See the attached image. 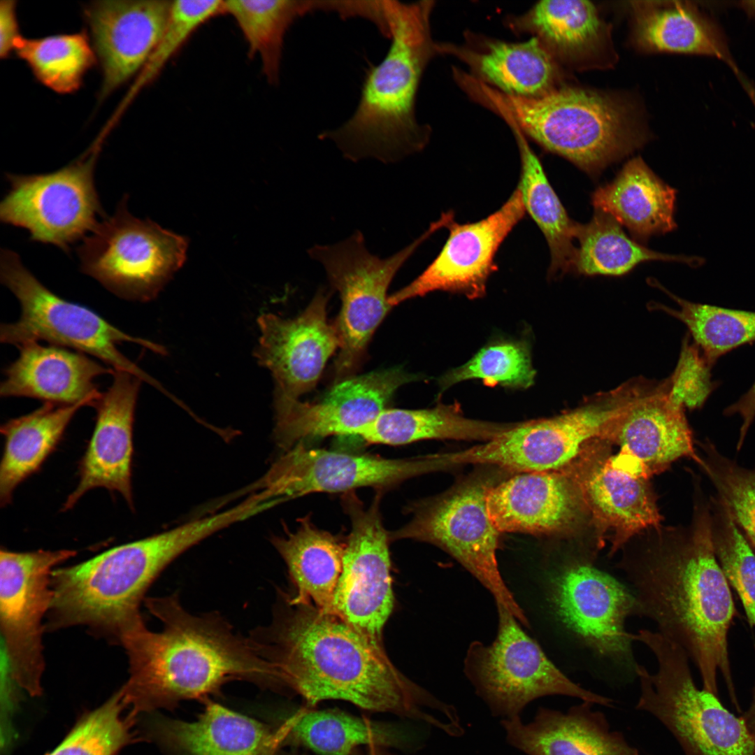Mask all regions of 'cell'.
Segmentation results:
<instances>
[{
	"instance_id": "42",
	"label": "cell",
	"mask_w": 755,
	"mask_h": 755,
	"mask_svg": "<svg viewBox=\"0 0 755 755\" xmlns=\"http://www.w3.org/2000/svg\"><path fill=\"white\" fill-rule=\"evenodd\" d=\"M679 305L674 310L655 304L682 322L694 344L711 367L722 355L742 345L755 342V312L691 302L681 299L652 280Z\"/></svg>"
},
{
	"instance_id": "44",
	"label": "cell",
	"mask_w": 755,
	"mask_h": 755,
	"mask_svg": "<svg viewBox=\"0 0 755 755\" xmlns=\"http://www.w3.org/2000/svg\"><path fill=\"white\" fill-rule=\"evenodd\" d=\"M535 375L526 342L502 340L483 347L466 364L445 373L439 378L438 385L440 394L473 379L491 387L527 389L533 384Z\"/></svg>"
},
{
	"instance_id": "47",
	"label": "cell",
	"mask_w": 755,
	"mask_h": 755,
	"mask_svg": "<svg viewBox=\"0 0 755 755\" xmlns=\"http://www.w3.org/2000/svg\"><path fill=\"white\" fill-rule=\"evenodd\" d=\"M222 13H224V1H172L162 35L131 88L126 103L157 78L200 26Z\"/></svg>"
},
{
	"instance_id": "12",
	"label": "cell",
	"mask_w": 755,
	"mask_h": 755,
	"mask_svg": "<svg viewBox=\"0 0 755 755\" xmlns=\"http://www.w3.org/2000/svg\"><path fill=\"white\" fill-rule=\"evenodd\" d=\"M128 196L105 217L77 248L81 271L117 296L147 301L154 298L186 257L185 238L150 220L133 216Z\"/></svg>"
},
{
	"instance_id": "2",
	"label": "cell",
	"mask_w": 755,
	"mask_h": 755,
	"mask_svg": "<svg viewBox=\"0 0 755 755\" xmlns=\"http://www.w3.org/2000/svg\"><path fill=\"white\" fill-rule=\"evenodd\" d=\"M144 601L163 628L151 631L142 621L120 637L129 664V680L120 689L131 717L206 698L232 680L278 685L272 664L222 616L193 614L177 594Z\"/></svg>"
},
{
	"instance_id": "23",
	"label": "cell",
	"mask_w": 755,
	"mask_h": 755,
	"mask_svg": "<svg viewBox=\"0 0 755 755\" xmlns=\"http://www.w3.org/2000/svg\"><path fill=\"white\" fill-rule=\"evenodd\" d=\"M172 1H97L84 16L103 74L102 96L145 66L166 27Z\"/></svg>"
},
{
	"instance_id": "25",
	"label": "cell",
	"mask_w": 755,
	"mask_h": 755,
	"mask_svg": "<svg viewBox=\"0 0 755 755\" xmlns=\"http://www.w3.org/2000/svg\"><path fill=\"white\" fill-rule=\"evenodd\" d=\"M4 370L1 397H27L59 405L88 402L101 396L94 380L115 371L89 355L64 347L30 342Z\"/></svg>"
},
{
	"instance_id": "29",
	"label": "cell",
	"mask_w": 755,
	"mask_h": 755,
	"mask_svg": "<svg viewBox=\"0 0 755 755\" xmlns=\"http://www.w3.org/2000/svg\"><path fill=\"white\" fill-rule=\"evenodd\" d=\"M574 482L597 523L613 531L611 554L635 533L659 525L660 515L645 476L614 458L595 461Z\"/></svg>"
},
{
	"instance_id": "11",
	"label": "cell",
	"mask_w": 755,
	"mask_h": 755,
	"mask_svg": "<svg viewBox=\"0 0 755 755\" xmlns=\"http://www.w3.org/2000/svg\"><path fill=\"white\" fill-rule=\"evenodd\" d=\"M443 227L440 220L409 245L387 258L366 248L362 233L332 245H317L308 253L320 263L339 292L341 310L336 322L340 340L335 363V383L350 377L361 364L373 333L392 306L387 290L401 266L431 234Z\"/></svg>"
},
{
	"instance_id": "14",
	"label": "cell",
	"mask_w": 755,
	"mask_h": 755,
	"mask_svg": "<svg viewBox=\"0 0 755 755\" xmlns=\"http://www.w3.org/2000/svg\"><path fill=\"white\" fill-rule=\"evenodd\" d=\"M101 143L96 141L79 158L53 172L6 173L10 187L0 203L1 221L26 229L33 241L69 252L105 216L94 183Z\"/></svg>"
},
{
	"instance_id": "1",
	"label": "cell",
	"mask_w": 755,
	"mask_h": 755,
	"mask_svg": "<svg viewBox=\"0 0 755 755\" xmlns=\"http://www.w3.org/2000/svg\"><path fill=\"white\" fill-rule=\"evenodd\" d=\"M280 593L271 624L249 637L275 668L279 686L299 694L308 707L340 700L368 711L421 716L424 693L396 670L381 645L337 615Z\"/></svg>"
},
{
	"instance_id": "40",
	"label": "cell",
	"mask_w": 755,
	"mask_h": 755,
	"mask_svg": "<svg viewBox=\"0 0 755 755\" xmlns=\"http://www.w3.org/2000/svg\"><path fill=\"white\" fill-rule=\"evenodd\" d=\"M281 728L287 738L320 755H352L361 745L382 747L394 742L385 727L336 710L303 707Z\"/></svg>"
},
{
	"instance_id": "21",
	"label": "cell",
	"mask_w": 755,
	"mask_h": 755,
	"mask_svg": "<svg viewBox=\"0 0 755 755\" xmlns=\"http://www.w3.org/2000/svg\"><path fill=\"white\" fill-rule=\"evenodd\" d=\"M327 301L328 296L319 291L295 318L272 313L258 318L261 336L255 354L273 376L275 399H299L312 390L340 347L337 326L327 318Z\"/></svg>"
},
{
	"instance_id": "30",
	"label": "cell",
	"mask_w": 755,
	"mask_h": 755,
	"mask_svg": "<svg viewBox=\"0 0 755 755\" xmlns=\"http://www.w3.org/2000/svg\"><path fill=\"white\" fill-rule=\"evenodd\" d=\"M677 192L638 157L627 161L612 181L593 192L591 203L642 244L653 236L677 228Z\"/></svg>"
},
{
	"instance_id": "34",
	"label": "cell",
	"mask_w": 755,
	"mask_h": 755,
	"mask_svg": "<svg viewBox=\"0 0 755 755\" xmlns=\"http://www.w3.org/2000/svg\"><path fill=\"white\" fill-rule=\"evenodd\" d=\"M526 22L549 48L577 66H600L612 51L609 29L590 1H542Z\"/></svg>"
},
{
	"instance_id": "13",
	"label": "cell",
	"mask_w": 755,
	"mask_h": 755,
	"mask_svg": "<svg viewBox=\"0 0 755 755\" xmlns=\"http://www.w3.org/2000/svg\"><path fill=\"white\" fill-rule=\"evenodd\" d=\"M498 631L489 645L473 642L465 671L492 713L505 719L519 716L531 701L563 695L607 707L612 700L579 686L545 655L505 607L496 604Z\"/></svg>"
},
{
	"instance_id": "52",
	"label": "cell",
	"mask_w": 755,
	"mask_h": 755,
	"mask_svg": "<svg viewBox=\"0 0 755 755\" xmlns=\"http://www.w3.org/2000/svg\"><path fill=\"white\" fill-rule=\"evenodd\" d=\"M366 755H386L384 752L380 749V746L371 745L368 747V752Z\"/></svg>"
},
{
	"instance_id": "36",
	"label": "cell",
	"mask_w": 755,
	"mask_h": 755,
	"mask_svg": "<svg viewBox=\"0 0 755 755\" xmlns=\"http://www.w3.org/2000/svg\"><path fill=\"white\" fill-rule=\"evenodd\" d=\"M519 148L521 169L517 189L527 213L542 231L550 252L549 275L571 273L576 253L578 223L568 216L552 188L538 157L525 139L523 132L512 121Z\"/></svg>"
},
{
	"instance_id": "24",
	"label": "cell",
	"mask_w": 755,
	"mask_h": 755,
	"mask_svg": "<svg viewBox=\"0 0 755 755\" xmlns=\"http://www.w3.org/2000/svg\"><path fill=\"white\" fill-rule=\"evenodd\" d=\"M487 508L499 532L552 535L565 532L578 513L576 484L561 470L520 473L492 486Z\"/></svg>"
},
{
	"instance_id": "53",
	"label": "cell",
	"mask_w": 755,
	"mask_h": 755,
	"mask_svg": "<svg viewBox=\"0 0 755 755\" xmlns=\"http://www.w3.org/2000/svg\"><path fill=\"white\" fill-rule=\"evenodd\" d=\"M292 755H303V754H296V753H295V754H292Z\"/></svg>"
},
{
	"instance_id": "50",
	"label": "cell",
	"mask_w": 755,
	"mask_h": 755,
	"mask_svg": "<svg viewBox=\"0 0 755 755\" xmlns=\"http://www.w3.org/2000/svg\"><path fill=\"white\" fill-rule=\"evenodd\" d=\"M724 414L727 416L737 414L742 419V422L737 445L738 450L741 448L746 434L755 418V381L749 389L738 401L724 410Z\"/></svg>"
},
{
	"instance_id": "18",
	"label": "cell",
	"mask_w": 755,
	"mask_h": 755,
	"mask_svg": "<svg viewBox=\"0 0 755 755\" xmlns=\"http://www.w3.org/2000/svg\"><path fill=\"white\" fill-rule=\"evenodd\" d=\"M437 454L387 459L308 447L285 451L260 482L281 503L312 493H347L357 488L385 489L409 478L443 469Z\"/></svg>"
},
{
	"instance_id": "35",
	"label": "cell",
	"mask_w": 755,
	"mask_h": 755,
	"mask_svg": "<svg viewBox=\"0 0 755 755\" xmlns=\"http://www.w3.org/2000/svg\"><path fill=\"white\" fill-rule=\"evenodd\" d=\"M514 424L465 417L458 404L430 409H384L357 432L368 443L405 445L428 439L489 440Z\"/></svg>"
},
{
	"instance_id": "10",
	"label": "cell",
	"mask_w": 755,
	"mask_h": 755,
	"mask_svg": "<svg viewBox=\"0 0 755 755\" xmlns=\"http://www.w3.org/2000/svg\"><path fill=\"white\" fill-rule=\"evenodd\" d=\"M497 473H477L447 492L411 509L412 519L389 540L412 539L443 549L469 571L524 626L528 620L501 575L496 558L499 531L487 508L489 489Z\"/></svg>"
},
{
	"instance_id": "20",
	"label": "cell",
	"mask_w": 755,
	"mask_h": 755,
	"mask_svg": "<svg viewBox=\"0 0 755 755\" xmlns=\"http://www.w3.org/2000/svg\"><path fill=\"white\" fill-rule=\"evenodd\" d=\"M391 368L350 377L319 401L275 399L276 440L287 451L299 443L328 436H355L387 408L396 391L417 379Z\"/></svg>"
},
{
	"instance_id": "3",
	"label": "cell",
	"mask_w": 755,
	"mask_h": 755,
	"mask_svg": "<svg viewBox=\"0 0 755 755\" xmlns=\"http://www.w3.org/2000/svg\"><path fill=\"white\" fill-rule=\"evenodd\" d=\"M620 566L632 587L637 616L652 621L659 633L684 650L700 673L703 689L718 696L721 674L739 707L728 646L737 612L714 550L710 503H697L685 538Z\"/></svg>"
},
{
	"instance_id": "45",
	"label": "cell",
	"mask_w": 755,
	"mask_h": 755,
	"mask_svg": "<svg viewBox=\"0 0 755 755\" xmlns=\"http://www.w3.org/2000/svg\"><path fill=\"white\" fill-rule=\"evenodd\" d=\"M121 689L76 724L48 755H116L132 739L134 719L123 717Z\"/></svg>"
},
{
	"instance_id": "28",
	"label": "cell",
	"mask_w": 755,
	"mask_h": 755,
	"mask_svg": "<svg viewBox=\"0 0 755 755\" xmlns=\"http://www.w3.org/2000/svg\"><path fill=\"white\" fill-rule=\"evenodd\" d=\"M154 733L184 755H280L287 736L220 704L208 702L194 721L161 720Z\"/></svg>"
},
{
	"instance_id": "15",
	"label": "cell",
	"mask_w": 755,
	"mask_h": 755,
	"mask_svg": "<svg viewBox=\"0 0 755 755\" xmlns=\"http://www.w3.org/2000/svg\"><path fill=\"white\" fill-rule=\"evenodd\" d=\"M75 550L0 552V626L12 679L32 696L41 693L45 668L43 618L50 610L51 576Z\"/></svg>"
},
{
	"instance_id": "49",
	"label": "cell",
	"mask_w": 755,
	"mask_h": 755,
	"mask_svg": "<svg viewBox=\"0 0 755 755\" xmlns=\"http://www.w3.org/2000/svg\"><path fill=\"white\" fill-rule=\"evenodd\" d=\"M16 1H1L0 3V57L6 58L14 52L20 34L16 12Z\"/></svg>"
},
{
	"instance_id": "5",
	"label": "cell",
	"mask_w": 755,
	"mask_h": 755,
	"mask_svg": "<svg viewBox=\"0 0 755 755\" xmlns=\"http://www.w3.org/2000/svg\"><path fill=\"white\" fill-rule=\"evenodd\" d=\"M384 6L389 48L366 73L352 115L337 129L319 135L354 161L373 157L395 161L419 150L426 141V131L416 121L415 106L422 74L433 52L431 2L386 0Z\"/></svg>"
},
{
	"instance_id": "16",
	"label": "cell",
	"mask_w": 755,
	"mask_h": 755,
	"mask_svg": "<svg viewBox=\"0 0 755 755\" xmlns=\"http://www.w3.org/2000/svg\"><path fill=\"white\" fill-rule=\"evenodd\" d=\"M382 492L378 491L368 507L354 491L342 497L351 531L333 601L334 614L378 645L394 606L389 535L380 509Z\"/></svg>"
},
{
	"instance_id": "38",
	"label": "cell",
	"mask_w": 755,
	"mask_h": 755,
	"mask_svg": "<svg viewBox=\"0 0 755 755\" xmlns=\"http://www.w3.org/2000/svg\"><path fill=\"white\" fill-rule=\"evenodd\" d=\"M321 8L322 1H224V13L236 22L250 55L259 57L263 73L271 84L279 81L287 31L299 17Z\"/></svg>"
},
{
	"instance_id": "7",
	"label": "cell",
	"mask_w": 755,
	"mask_h": 755,
	"mask_svg": "<svg viewBox=\"0 0 755 755\" xmlns=\"http://www.w3.org/2000/svg\"><path fill=\"white\" fill-rule=\"evenodd\" d=\"M633 640L646 645L657 662L654 673L638 663L635 668L640 686L636 708L658 719L685 755H755V740L742 717L696 686L682 647L648 629L633 634Z\"/></svg>"
},
{
	"instance_id": "48",
	"label": "cell",
	"mask_w": 755,
	"mask_h": 755,
	"mask_svg": "<svg viewBox=\"0 0 755 755\" xmlns=\"http://www.w3.org/2000/svg\"><path fill=\"white\" fill-rule=\"evenodd\" d=\"M710 368L698 347L684 340L676 369L668 380L670 399L684 408H700L715 387Z\"/></svg>"
},
{
	"instance_id": "19",
	"label": "cell",
	"mask_w": 755,
	"mask_h": 755,
	"mask_svg": "<svg viewBox=\"0 0 755 755\" xmlns=\"http://www.w3.org/2000/svg\"><path fill=\"white\" fill-rule=\"evenodd\" d=\"M526 215L516 188L495 212L474 222L447 223L448 237L442 249L408 285L389 296L394 307L434 291L459 293L473 299L485 294L489 276L497 270L495 257L503 242Z\"/></svg>"
},
{
	"instance_id": "9",
	"label": "cell",
	"mask_w": 755,
	"mask_h": 755,
	"mask_svg": "<svg viewBox=\"0 0 755 755\" xmlns=\"http://www.w3.org/2000/svg\"><path fill=\"white\" fill-rule=\"evenodd\" d=\"M645 391L642 380L628 381L559 415L515 424L481 445L452 452V462L519 473L563 470L588 442L611 438L618 419Z\"/></svg>"
},
{
	"instance_id": "4",
	"label": "cell",
	"mask_w": 755,
	"mask_h": 755,
	"mask_svg": "<svg viewBox=\"0 0 755 755\" xmlns=\"http://www.w3.org/2000/svg\"><path fill=\"white\" fill-rule=\"evenodd\" d=\"M220 529L219 519L209 515L55 569L47 628L84 625L119 643L125 630L143 621L140 604L164 569Z\"/></svg>"
},
{
	"instance_id": "39",
	"label": "cell",
	"mask_w": 755,
	"mask_h": 755,
	"mask_svg": "<svg viewBox=\"0 0 755 755\" xmlns=\"http://www.w3.org/2000/svg\"><path fill=\"white\" fill-rule=\"evenodd\" d=\"M471 62L480 74L505 94L536 97L553 90L554 58L538 37L518 43L492 42Z\"/></svg>"
},
{
	"instance_id": "32",
	"label": "cell",
	"mask_w": 755,
	"mask_h": 755,
	"mask_svg": "<svg viewBox=\"0 0 755 755\" xmlns=\"http://www.w3.org/2000/svg\"><path fill=\"white\" fill-rule=\"evenodd\" d=\"M633 38L649 52L705 55L728 59L719 26L696 6L682 1L633 3Z\"/></svg>"
},
{
	"instance_id": "8",
	"label": "cell",
	"mask_w": 755,
	"mask_h": 755,
	"mask_svg": "<svg viewBox=\"0 0 755 755\" xmlns=\"http://www.w3.org/2000/svg\"><path fill=\"white\" fill-rule=\"evenodd\" d=\"M0 280L21 308L18 320L1 325V343L18 347L44 340L94 357L114 371L129 373L163 390L118 349L122 343H132L164 354L162 346L127 334L92 310L57 296L24 266L16 252L6 248L0 252Z\"/></svg>"
},
{
	"instance_id": "31",
	"label": "cell",
	"mask_w": 755,
	"mask_h": 755,
	"mask_svg": "<svg viewBox=\"0 0 755 755\" xmlns=\"http://www.w3.org/2000/svg\"><path fill=\"white\" fill-rule=\"evenodd\" d=\"M296 589L294 603L312 604L333 614V601L343 569L345 542L315 526L306 517L294 532L272 539Z\"/></svg>"
},
{
	"instance_id": "46",
	"label": "cell",
	"mask_w": 755,
	"mask_h": 755,
	"mask_svg": "<svg viewBox=\"0 0 755 755\" xmlns=\"http://www.w3.org/2000/svg\"><path fill=\"white\" fill-rule=\"evenodd\" d=\"M698 464L724 500L738 527L755 552V468H747L723 455L707 440L700 444Z\"/></svg>"
},
{
	"instance_id": "26",
	"label": "cell",
	"mask_w": 755,
	"mask_h": 755,
	"mask_svg": "<svg viewBox=\"0 0 755 755\" xmlns=\"http://www.w3.org/2000/svg\"><path fill=\"white\" fill-rule=\"evenodd\" d=\"M684 409L670 399L667 380L628 407L610 438L621 447L620 456L631 459L634 468L645 475L682 457L698 463L699 456Z\"/></svg>"
},
{
	"instance_id": "33",
	"label": "cell",
	"mask_w": 755,
	"mask_h": 755,
	"mask_svg": "<svg viewBox=\"0 0 755 755\" xmlns=\"http://www.w3.org/2000/svg\"><path fill=\"white\" fill-rule=\"evenodd\" d=\"M88 402L44 403L34 411L7 421L0 431L4 448L0 463V503L11 502L15 488L37 472L62 440L71 419Z\"/></svg>"
},
{
	"instance_id": "51",
	"label": "cell",
	"mask_w": 755,
	"mask_h": 755,
	"mask_svg": "<svg viewBox=\"0 0 755 755\" xmlns=\"http://www.w3.org/2000/svg\"><path fill=\"white\" fill-rule=\"evenodd\" d=\"M745 724L755 740V685L753 697L749 709L742 716Z\"/></svg>"
},
{
	"instance_id": "17",
	"label": "cell",
	"mask_w": 755,
	"mask_h": 755,
	"mask_svg": "<svg viewBox=\"0 0 755 755\" xmlns=\"http://www.w3.org/2000/svg\"><path fill=\"white\" fill-rule=\"evenodd\" d=\"M554 609L565 626L598 656L634 668L628 617L638 614L631 590L587 559L563 563L549 576Z\"/></svg>"
},
{
	"instance_id": "6",
	"label": "cell",
	"mask_w": 755,
	"mask_h": 755,
	"mask_svg": "<svg viewBox=\"0 0 755 755\" xmlns=\"http://www.w3.org/2000/svg\"><path fill=\"white\" fill-rule=\"evenodd\" d=\"M480 94L524 134L592 177L647 141L637 111L614 95L566 87L524 97L484 84Z\"/></svg>"
},
{
	"instance_id": "41",
	"label": "cell",
	"mask_w": 755,
	"mask_h": 755,
	"mask_svg": "<svg viewBox=\"0 0 755 755\" xmlns=\"http://www.w3.org/2000/svg\"><path fill=\"white\" fill-rule=\"evenodd\" d=\"M14 52L41 83L60 94L78 90L96 59L84 32L38 38L22 36Z\"/></svg>"
},
{
	"instance_id": "43",
	"label": "cell",
	"mask_w": 755,
	"mask_h": 755,
	"mask_svg": "<svg viewBox=\"0 0 755 755\" xmlns=\"http://www.w3.org/2000/svg\"><path fill=\"white\" fill-rule=\"evenodd\" d=\"M714 553L730 587L739 596L751 626L755 627V552L719 496L710 501Z\"/></svg>"
},
{
	"instance_id": "22",
	"label": "cell",
	"mask_w": 755,
	"mask_h": 755,
	"mask_svg": "<svg viewBox=\"0 0 755 755\" xmlns=\"http://www.w3.org/2000/svg\"><path fill=\"white\" fill-rule=\"evenodd\" d=\"M106 392L96 401V422L87 450L78 466L79 480L68 496L62 511L71 509L88 491L105 488L119 492L133 505L131 461L133 425L141 380L116 371Z\"/></svg>"
},
{
	"instance_id": "37",
	"label": "cell",
	"mask_w": 755,
	"mask_h": 755,
	"mask_svg": "<svg viewBox=\"0 0 755 755\" xmlns=\"http://www.w3.org/2000/svg\"><path fill=\"white\" fill-rule=\"evenodd\" d=\"M576 247L572 273L583 275L619 276L640 264L649 261H676L691 267L703 265L705 259L658 252L631 238L621 226L609 215L595 210L591 220L577 225Z\"/></svg>"
},
{
	"instance_id": "27",
	"label": "cell",
	"mask_w": 755,
	"mask_h": 755,
	"mask_svg": "<svg viewBox=\"0 0 755 755\" xmlns=\"http://www.w3.org/2000/svg\"><path fill=\"white\" fill-rule=\"evenodd\" d=\"M593 705L583 701L566 713L540 707L530 723L517 716L502 725L509 744L526 755H640Z\"/></svg>"
}]
</instances>
